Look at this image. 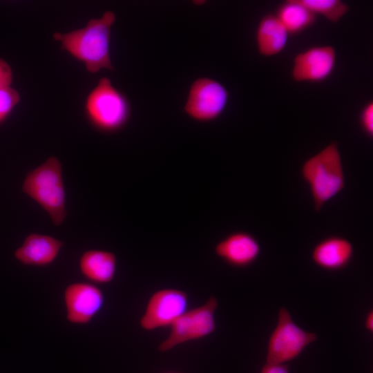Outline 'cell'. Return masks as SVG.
Listing matches in <instances>:
<instances>
[{"mask_svg":"<svg viewBox=\"0 0 373 373\" xmlns=\"http://www.w3.org/2000/svg\"><path fill=\"white\" fill-rule=\"evenodd\" d=\"M115 20V14L108 10L101 17L90 19L84 27L66 33L56 32L52 38L62 50L82 63L88 73L113 71L110 43Z\"/></svg>","mask_w":373,"mask_h":373,"instance_id":"6da1fadb","label":"cell"},{"mask_svg":"<svg viewBox=\"0 0 373 373\" xmlns=\"http://www.w3.org/2000/svg\"><path fill=\"white\" fill-rule=\"evenodd\" d=\"M308 185L316 212L344 189L345 178L337 142H332L307 158L300 169Z\"/></svg>","mask_w":373,"mask_h":373,"instance_id":"7a4b0ae2","label":"cell"},{"mask_svg":"<svg viewBox=\"0 0 373 373\" xmlns=\"http://www.w3.org/2000/svg\"><path fill=\"white\" fill-rule=\"evenodd\" d=\"M22 191L37 202L50 216L53 224H62L67 216L62 168L55 156L29 171L23 182Z\"/></svg>","mask_w":373,"mask_h":373,"instance_id":"3957f363","label":"cell"},{"mask_svg":"<svg viewBox=\"0 0 373 373\" xmlns=\"http://www.w3.org/2000/svg\"><path fill=\"white\" fill-rule=\"evenodd\" d=\"M84 110L89 123L104 133L119 131L131 115L127 97L106 77H101L88 93Z\"/></svg>","mask_w":373,"mask_h":373,"instance_id":"277c9868","label":"cell"},{"mask_svg":"<svg viewBox=\"0 0 373 373\" xmlns=\"http://www.w3.org/2000/svg\"><path fill=\"white\" fill-rule=\"evenodd\" d=\"M218 302L210 296L200 306L187 309L171 326L166 338L158 346L160 352H168L185 343L204 338L216 331L215 312Z\"/></svg>","mask_w":373,"mask_h":373,"instance_id":"5b68a950","label":"cell"},{"mask_svg":"<svg viewBox=\"0 0 373 373\" xmlns=\"http://www.w3.org/2000/svg\"><path fill=\"white\" fill-rule=\"evenodd\" d=\"M317 338L316 333L306 332L296 325L289 311L282 307L277 325L269 339L266 363L283 364L294 360Z\"/></svg>","mask_w":373,"mask_h":373,"instance_id":"8992f818","label":"cell"},{"mask_svg":"<svg viewBox=\"0 0 373 373\" xmlns=\"http://www.w3.org/2000/svg\"><path fill=\"white\" fill-rule=\"evenodd\" d=\"M229 92L219 82L200 77L191 85L184 111L192 119L209 122L218 119L225 110Z\"/></svg>","mask_w":373,"mask_h":373,"instance_id":"52a82bcc","label":"cell"},{"mask_svg":"<svg viewBox=\"0 0 373 373\" xmlns=\"http://www.w3.org/2000/svg\"><path fill=\"white\" fill-rule=\"evenodd\" d=\"M188 306L189 296L185 291L174 288L159 289L150 296L140 325L146 331L170 327Z\"/></svg>","mask_w":373,"mask_h":373,"instance_id":"ba28073f","label":"cell"},{"mask_svg":"<svg viewBox=\"0 0 373 373\" xmlns=\"http://www.w3.org/2000/svg\"><path fill=\"white\" fill-rule=\"evenodd\" d=\"M336 52L331 46L310 47L294 58L291 75L296 82L320 83L332 74Z\"/></svg>","mask_w":373,"mask_h":373,"instance_id":"9c48e42d","label":"cell"},{"mask_svg":"<svg viewBox=\"0 0 373 373\" xmlns=\"http://www.w3.org/2000/svg\"><path fill=\"white\" fill-rule=\"evenodd\" d=\"M64 302L67 320L74 324H86L102 308L104 298L94 285L75 283L66 287Z\"/></svg>","mask_w":373,"mask_h":373,"instance_id":"30bf717a","label":"cell"},{"mask_svg":"<svg viewBox=\"0 0 373 373\" xmlns=\"http://www.w3.org/2000/svg\"><path fill=\"white\" fill-rule=\"evenodd\" d=\"M257 239L245 231L233 232L215 246V254L227 264L238 268L253 264L260 254Z\"/></svg>","mask_w":373,"mask_h":373,"instance_id":"8fae6325","label":"cell"},{"mask_svg":"<svg viewBox=\"0 0 373 373\" xmlns=\"http://www.w3.org/2000/svg\"><path fill=\"white\" fill-rule=\"evenodd\" d=\"M63 245L52 236L33 233L15 251V257L26 265L46 266L55 260Z\"/></svg>","mask_w":373,"mask_h":373,"instance_id":"7c38bea8","label":"cell"},{"mask_svg":"<svg viewBox=\"0 0 373 373\" xmlns=\"http://www.w3.org/2000/svg\"><path fill=\"white\" fill-rule=\"evenodd\" d=\"M354 255V247L346 238L329 236L316 245L312 260L318 267L327 271H338L348 265Z\"/></svg>","mask_w":373,"mask_h":373,"instance_id":"4fadbf2b","label":"cell"},{"mask_svg":"<svg viewBox=\"0 0 373 373\" xmlns=\"http://www.w3.org/2000/svg\"><path fill=\"white\" fill-rule=\"evenodd\" d=\"M289 34L276 15L263 16L257 26L256 41L257 49L264 57L280 53L285 48Z\"/></svg>","mask_w":373,"mask_h":373,"instance_id":"5bb4252c","label":"cell"},{"mask_svg":"<svg viewBox=\"0 0 373 373\" xmlns=\"http://www.w3.org/2000/svg\"><path fill=\"white\" fill-rule=\"evenodd\" d=\"M116 268V256L110 251L88 250L79 259L82 274L96 283L106 284L111 282L115 275Z\"/></svg>","mask_w":373,"mask_h":373,"instance_id":"9a60e30c","label":"cell"},{"mask_svg":"<svg viewBox=\"0 0 373 373\" xmlns=\"http://www.w3.org/2000/svg\"><path fill=\"white\" fill-rule=\"evenodd\" d=\"M289 35L299 34L312 26L316 16L300 0H287L275 14Z\"/></svg>","mask_w":373,"mask_h":373,"instance_id":"2e32d148","label":"cell"},{"mask_svg":"<svg viewBox=\"0 0 373 373\" xmlns=\"http://www.w3.org/2000/svg\"><path fill=\"white\" fill-rule=\"evenodd\" d=\"M317 15H321L332 23H337L348 12V6L340 0H300Z\"/></svg>","mask_w":373,"mask_h":373,"instance_id":"e0dca14e","label":"cell"},{"mask_svg":"<svg viewBox=\"0 0 373 373\" xmlns=\"http://www.w3.org/2000/svg\"><path fill=\"white\" fill-rule=\"evenodd\" d=\"M20 99L19 92L12 86L0 88V125L8 119Z\"/></svg>","mask_w":373,"mask_h":373,"instance_id":"ac0fdd59","label":"cell"},{"mask_svg":"<svg viewBox=\"0 0 373 373\" xmlns=\"http://www.w3.org/2000/svg\"><path fill=\"white\" fill-rule=\"evenodd\" d=\"M361 129L369 137L373 136V102H368L361 109L359 115Z\"/></svg>","mask_w":373,"mask_h":373,"instance_id":"d6986e66","label":"cell"},{"mask_svg":"<svg viewBox=\"0 0 373 373\" xmlns=\"http://www.w3.org/2000/svg\"><path fill=\"white\" fill-rule=\"evenodd\" d=\"M13 80V72L10 64L0 57V88L10 87Z\"/></svg>","mask_w":373,"mask_h":373,"instance_id":"ffe728a7","label":"cell"},{"mask_svg":"<svg viewBox=\"0 0 373 373\" xmlns=\"http://www.w3.org/2000/svg\"><path fill=\"white\" fill-rule=\"evenodd\" d=\"M260 373H289L288 365L283 364L267 363Z\"/></svg>","mask_w":373,"mask_h":373,"instance_id":"44dd1931","label":"cell"},{"mask_svg":"<svg viewBox=\"0 0 373 373\" xmlns=\"http://www.w3.org/2000/svg\"><path fill=\"white\" fill-rule=\"evenodd\" d=\"M365 327L369 332H373V312L369 311L365 316Z\"/></svg>","mask_w":373,"mask_h":373,"instance_id":"7402d4cb","label":"cell"},{"mask_svg":"<svg viewBox=\"0 0 373 373\" xmlns=\"http://www.w3.org/2000/svg\"><path fill=\"white\" fill-rule=\"evenodd\" d=\"M164 373H179V372H164Z\"/></svg>","mask_w":373,"mask_h":373,"instance_id":"603a6c76","label":"cell"}]
</instances>
